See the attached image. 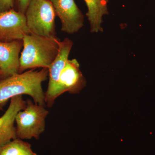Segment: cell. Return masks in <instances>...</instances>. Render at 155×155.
I'll return each mask as SVG.
<instances>
[{
    "label": "cell",
    "mask_w": 155,
    "mask_h": 155,
    "mask_svg": "<svg viewBox=\"0 0 155 155\" xmlns=\"http://www.w3.org/2000/svg\"><path fill=\"white\" fill-rule=\"evenodd\" d=\"M49 69H30L0 81V110L13 97L28 95L35 104L45 107L42 83L47 80Z\"/></svg>",
    "instance_id": "cell-1"
},
{
    "label": "cell",
    "mask_w": 155,
    "mask_h": 155,
    "mask_svg": "<svg viewBox=\"0 0 155 155\" xmlns=\"http://www.w3.org/2000/svg\"><path fill=\"white\" fill-rule=\"evenodd\" d=\"M22 41L19 73L37 68L49 69L58 56L60 39L57 36L48 38L28 34Z\"/></svg>",
    "instance_id": "cell-2"
},
{
    "label": "cell",
    "mask_w": 155,
    "mask_h": 155,
    "mask_svg": "<svg viewBox=\"0 0 155 155\" xmlns=\"http://www.w3.org/2000/svg\"><path fill=\"white\" fill-rule=\"evenodd\" d=\"M25 15L30 34L45 37H56V15L50 0H31Z\"/></svg>",
    "instance_id": "cell-3"
},
{
    "label": "cell",
    "mask_w": 155,
    "mask_h": 155,
    "mask_svg": "<svg viewBox=\"0 0 155 155\" xmlns=\"http://www.w3.org/2000/svg\"><path fill=\"white\" fill-rule=\"evenodd\" d=\"M25 108L15 118L16 136L20 139H38L45 129V120L49 112L45 107L28 99Z\"/></svg>",
    "instance_id": "cell-4"
},
{
    "label": "cell",
    "mask_w": 155,
    "mask_h": 155,
    "mask_svg": "<svg viewBox=\"0 0 155 155\" xmlns=\"http://www.w3.org/2000/svg\"><path fill=\"white\" fill-rule=\"evenodd\" d=\"M86 85V79L81 71L77 60H68L60 73L55 88L49 95L45 97L46 105L52 107L56 99L64 93H79Z\"/></svg>",
    "instance_id": "cell-5"
},
{
    "label": "cell",
    "mask_w": 155,
    "mask_h": 155,
    "mask_svg": "<svg viewBox=\"0 0 155 155\" xmlns=\"http://www.w3.org/2000/svg\"><path fill=\"white\" fill-rule=\"evenodd\" d=\"M56 16L61 22V31L69 34L78 32L84 26V16L74 0H50Z\"/></svg>",
    "instance_id": "cell-6"
},
{
    "label": "cell",
    "mask_w": 155,
    "mask_h": 155,
    "mask_svg": "<svg viewBox=\"0 0 155 155\" xmlns=\"http://www.w3.org/2000/svg\"><path fill=\"white\" fill-rule=\"evenodd\" d=\"M28 34L25 14L13 9L0 13V41L22 40Z\"/></svg>",
    "instance_id": "cell-7"
},
{
    "label": "cell",
    "mask_w": 155,
    "mask_h": 155,
    "mask_svg": "<svg viewBox=\"0 0 155 155\" xmlns=\"http://www.w3.org/2000/svg\"><path fill=\"white\" fill-rule=\"evenodd\" d=\"M22 95L13 97L8 107L0 117V147L17 138L15 118L19 111L25 108L26 101Z\"/></svg>",
    "instance_id": "cell-8"
},
{
    "label": "cell",
    "mask_w": 155,
    "mask_h": 155,
    "mask_svg": "<svg viewBox=\"0 0 155 155\" xmlns=\"http://www.w3.org/2000/svg\"><path fill=\"white\" fill-rule=\"evenodd\" d=\"M23 45L22 40L0 41V70L4 79L19 73V55Z\"/></svg>",
    "instance_id": "cell-9"
},
{
    "label": "cell",
    "mask_w": 155,
    "mask_h": 155,
    "mask_svg": "<svg viewBox=\"0 0 155 155\" xmlns=\"http://www.w3.org/2000/svg\"><path fill=\"white\" fill-rule=\"evenodd\" d=\"M73 45L72 41L68 38L60 41L58 56L48 69L49 80L47 90L45 93V97L49 95L55 88L60 73L69 60V54Z\"/></svg>",
    "instance_id": "cell-10"
},
{
    "label": "cell",
    "mask_w": 155,
    "mask_h": 155,
    "mask_svg": "<svg viewBox=\"0 0 155 155\" xmlns=\"http://www.w3.org/2000/svg\"><path fill=\"white\" fill-rule=\"evenodd\" d=\"M87 8V17L92 33L102 32L103 17L109 14V0H84Z\"/></svg>",
    "instance_id": "cell-11"
},
{
    "label": "cell",
    "mask_w": 155,
    "mask_h": 155,
    "mask_svg": "<svg viewBox=\"0 0 155 155\" xmlns=\"http://www.w3.org/2000/svg\"><path fill=\"white\" fill-rule=\"evenodd\" d=\"M0 155H37L31 145L22 139L16 138L0 147Z\"/></svg>",
    "instance_id": "cell-12"
},
{
    "label": "cell",
    "mask_w": 155,
    "mask_h": 155,
    "mask_svg": "<svg viewBox=\"0 0 155 155\" xmlns=\"http://www.w3.org/2000/svg\"><path fill=\"white\" fill-rule=\"evenodd\" d=\"M14 0H0V13L13 9Z\"/></svg>",
    "instance_id": "cell-13"
},
{
    "label": "cell",
    "mask_w": 155,
    "mask_h": 155,
    "mask_svg": "<svg viewBox=\"0 0 155 155\" xmlns=\"http://www.w3.org/2000/svg\"><path fill=\"white\" fill-rule=\"evenodd\" d=\"M30 1L31 0H16L17 11L22 14H25Z\"/></svg>",
    "instance_id": "cell-14"
},
{
    "label": "cell",
    "mask_w": 155,
    "mask_h": 155,
    "mask_svg": "<svg viewBox=\"0 0 155 155\" xmlns=\"http://www.w3.org/2000/svg\"><path fill=\"white\" fill-rule=\"evenodd\" d=\"M4 79L2 75V72H1V70H0V81L3 80Z\"/></svg>",
    "instance_id": "cell-15"
}]
</instances>
